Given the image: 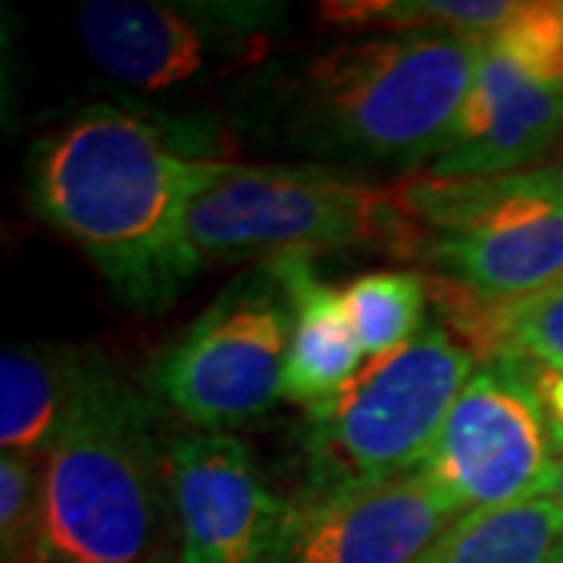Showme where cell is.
Returning a JSON list of instances; mask_svg holds the SVG:
<instances>
[{"label":"cell","instance_id":"obj_1","mask_svg":"<svg viewBox=\"0 0 563 563\" xmlns=\"http://www.w3.org/2000/svg\"><path fill=\"white\" fill-rule=\"evenodd\" d=\"M201 163L176 154L151 122L95 103L35 147L32 198L120 301L151 313L201 269L188 232Z\"/></svg>","mask_w":563,"mask_h":563},{"label":"cell","instance_id":"obj_2","mask_svg":"<svg viewBox=\"0 0 563 563\" xmlns=\"http://www.w3.org/2000/svg\"><path fill=\"white\" fill-rule=\"evenodd\" d=\"M485 38L448 29L347 41L285 85L282 125L295 147L351 166L413 176L451 139Z\"/></svg>","mask_w":563,"mask_h":563},{"label":"cell","instance_id":"obj_3","mask_svg":"<svg viewBox=\"0 0 563 563\" xmlns=\"http://www.w3.org/2000/svg\"><path fill=\"white\" fill-rule=\"evenodd\" d=\"M173 520L154 407L107 361L44 457L41 551L76 563H157Z\"/></svg>","mask_w":563,"mask_h":563},{"label":"cell","instance_id":"obj_4","mask_svg":"<svg viewBox=\"0 0 563 563\" xmlns=\"http://www.w3.org/2000/svg\"><path fill=\"white\" fill-rule=\"evenodd\" d=\"M188 232L201 269L344 247L413 261L422 244V225L404 207L398 188L325 166L203 161Z\"/></svg>","mask_w":563,"mask_h":563},{"label":"cell","instance_id":"obj_5","mask_svg":"<svg viewBox=\"0 0 563 563\" xmlns=\"http://www.w3.org/2000/svg\"><path fill=\"white\" fill-rule=\"evenodd\" d=\"M473 369V351L442 322H426L413 342L363 363L342 391L303 410L301 492L388 483L420 470Z\"/></svg>","mask_w":563,"mask_h":563},{"label":"cell","instance_id":"obj_6","mask_svg":"<svg viewBox=\"0 0 563 563\" xmlns=\"http://www.w3.org/2000/svg\"><path fill=\"white\" fill-rule=\"evenodd\" d=\"M422 225L417 261L483 301H517L563 285V188L544 166L398 185Z\"/></svg>","mask_w":563,"mask_h":563},{"label":"cell","instance_id":"obj_7","mask_svg":"<svg viewBox=\"0 0 563 563\" xmlns=\"http://www.w3.org/2000/svg\"><path fill=\"white\" fill-rule=\"evenodd\" d=\"M291 322L276 266L247 269L157 354L154 391L201 432L261 420L285 398Z\"/></svg>","mask_w":563,"mask_h":563},{"label":"cell","instance_id":"obj_8","mask_svg":"<svg viewBox=\"0 0 563 563\" xmlns=\"http://www.w3.org/2000/svg\"><path fill=\"white\" fill-rule=\"evenodd\" d=\"M539 366L514 357L476 361L420 470L466 510L542 495L554 466Z\"/></svg>","mask_w":563,"mask_h":563},{"label":"cell","instance_id":"obj_9","mask_svg":"<svg viewBox=\"0 0 563 563\" xmlns=\"http://www.w3.org/2000/svg\"><path fill=\"white\" fill-rule=\"evenodd\" d=\"M266 7H185L147 0L81 3L79 32L107 76L141 91L179 88L220 66L261 60Z\"/></svg>","mask_w":563,"mask_h":563},{"label":"cell","instance_id":"obj_10","mask_svg":"<svg viewBox=\"0 0 563 563\" xmlns=\"http://www.w3.org/2000/svg\"><path fill=\"white\" fill-rule=\"evenodd\" d=\"M463 510L422 470L298 492L269 563H417Z\"/></svg>","mask_w":563,"mask_h":563},{"label":"cell","instance_id":"obj_11","mask_svg":"<svg viewBox=\"0 0 563 563\" xmlns=\"http://www.w3.org/2000/svg\"><path fill=\"white\" fill-rule=\"evenodd\" d=\"M166 466L181 563H269L288 501L266 488L247 444L191 432L169 442Z\"/></svg>","mask_w":563,"mask_h":563},{"label":"cell","instance_id":"obj_12","mask_svg":"<svg viewBox=\"0 0 563 563\" xmlns=\"http://www.w3.org/2000/svg\"><path fill=\"white\" fill-rule=\"evenodd\" d=\"M563 135V81H542L488 41L476 81L444 151L422 169L429 179H485L536 169Z\"/></svg>","mask_w":563,"mask_h":563},{"label":"cell","instance_id":"obj_13","mask_svg":"<svg viewBox=\"0 0 563 563\" xmlns=\"http://www.w3.org/2000/svg\"><path fill=\"white\" fill-rule=\"evenodd\" d=\"M103 357L69 344H16L0 361V444L44 461L79 410Z\"/></svg>","mask_w":563,"mask_h":563},{"label":"cell","instance_id":"obj_14","mask_svg":"<svg viewBox=\"0 0 563 563\" xmlns=\"http://www.w3.org/2000/svg\"><path fill=\"white\" fill-rule=\"evenodd\" d=\"M313 254L273 257L282 285L288 288L295 322L285 363V398L303 407L342 391L363 369V347L344 313L342 295L313 269Z\"/></svg>","mask_w":563,"mask_h":563},{"label":"cell","instance_id":"obj_15","mask_svg":"<svg viewBox=\"0 0 563 563\" xmlns=\"http://www.w3.org/2000/svg\"><path fill=\"white\" fill-rule=\"evenodd\" d=\"M426 282L444 325L461 335L476 361L514 357L563 373V285L517 301H483L439 276Z\"/></svg>","mask_w":563,"mask_h":563},{"label":"cell","instance_id":"obj_16","mask_svg":"<svg viewBox=\"0 0 563 563\" xmlns=\"http://www.w3.org/2000/svg\"><path fill=\"white\" fill-rule=\"evenodd\" d=\"M417 563H563V507L536 495L504 507L466 510Z\"/></svg>","mask_w":563,"mask_h":563},{"label":"cell","instance_id":"obj_17","mask_svg":"<svg viewBox=\"0 0 563 563\" xmlns=\"http://www.w3.org/2000/svg\"><path fill=\"white\" fill-rule=\"evenodd\" d=\"M342 301L363 357L376 361L420 335L426 325L429 282L407 269L366 273L344 288Z\"/></svg>","mask_w":563,"mask_h":563},{"label":"cell","instance_id":"obj_18","mask_svg":"<svg viewBox=\"0 0 563 563\" xmlns=\"http://www.w3.org/2000/svg\"><path fill=\"white\" fill-rule=\"evenodd\" d=\"M517 0H335L320 3L322 20L354 29H448L488 38L514 16Z\"/></svg>","mask_w":563,"mask_h":563},{"label":"cell","instance_id":"obj_19","mask_svg":"<svg viewBox=\"0 0 563 563\" xmlns=\"http://www.w3.org/2000/svg\"><path fill=\"white\" fill-rule=\"evenodd\" d=\"M488 44L542 81H563V0H526Z\"/></svg>","mask_w":563,"mask_h":563},{"label":"cell","instance_id":"obj_20","mask_svg":"<svg viewBox=\"0 0 563 563\" xmlns=\"http://www.w3.org/2000/svg\"><path fill=\"white\" fill-rule=\"evenodd\" d=\"M41 476L44 461L0 457V548L3 563H32L41 551Z\"/></svg>","mask_w":563,"mask_h":563},{"label":"cell","instance_id":"obj_21","mask_svg":"<svg viewBox=\"0 0 563 563\" xmlns=\"http://www.w3.org/2000/svg\"><path fill=\"white\" fill-rule=\"evenodd\" d=\"M539 385H542L544 417H548L551 442H554V451L563 454V373L542 369L539 373Z\"/></svg>","mask_w":563,"mask_h":563},{"label":"cell","instance_id":"obj_22","mask_svg":"<svg viewBox=\"0 0 563 563\" xmlns=\"http://www.w3.org/2000/svg\"><path fill=\"white\" fill-rule=\"evenodd\" d=\"M542 495L554 498V501L563 507V454L554 457V466H551V473H548V479H544Z\"/></svg>","mask_w":563,"mask_h":563},{"label":"cell","instance_id":"obj_23","mask_svg":"<svg viewBox=\"0 0 563 563\" xmlns=\"http://www.w3.org/2000/svg\"><path fill=\"white\" fill-rule=\"evenodd\" d=\"M544 169H548L554 179L561 181V188H563V135L561 141H558V147H554V154H551V161L544 163Z\"/></svg>","mask_w":563,"mask_h":563},{"label":"cell","instance_id":"obj_24","mask_svg":"<svg viewBox=\"0 0 563 563\" xmlns=\"http://www.w3.org/2000/svg\"><path fill=\"white\" fill-rule=\"evenodd\" d=\"M32 563H76V561H66V558H57V554H47V551H38V558Z\"/></svg>","mask_w":563,"mask_h":563},{"label":"cell","instance_id":"obj_25","mask_svg":"<svg viewBox=\"0 0 563 563\" xmlns=\"http://www.w3.org/2000/svg\"><path fill=\"white\" fill-rule=\"evenodd\" d=\"M157 563H166V561H157Z\"/></svg>","mask_w":563,"mask_h":563}]
</instances>
